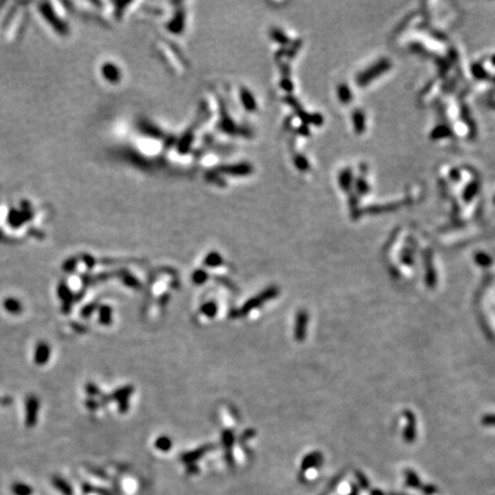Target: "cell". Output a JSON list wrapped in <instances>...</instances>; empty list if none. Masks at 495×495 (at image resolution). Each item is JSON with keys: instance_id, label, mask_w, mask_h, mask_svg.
<instances>
[{"instance_id": "cell-1", "label": "cell", "mask_w": 495, "mask_h": 495, "mask_svg": "<svg viewBox=\"0 0 495 495\" xmlns=\"http://www.w3.org/2000/svg\"><path fill=\"white\" fill-rule=\"evenodd\" d=\"M12 490L15 495H31L32 494V488L30 486L27 484H23V482H15L12 487Z\"/></svg>"}, {"instance_id": "cell-2", "label": "cell", "mask_w": 495, "mask_h": 495, "mask_svg": "<svg viewBox=\"0 0 495 495\" xmlns=\"http://www.w3.org/2000/svg\"><path fill=\"white\" fill-rule=\"evenodd\" d=\"M447 134H449V131L447 127L441 126V127H437V129L433 131L432 137L433 139H439L440 137H444V135H447Z\"/></svg>"}, {"instance_id": "cell-3", "label": "cell", "mask_w": 495, "mask_h": 495, "mask_svg": "<svg viewBox=\"0 0 495 495\" xmlns=\"http://www.w3.org/2000/svg\"><path fill=\"white\" fill-rule=\"evenodd\" d=\"M472 70H473V75L476 76L477 78H484L486 76V73H487V72H485V70L482 69V67L479 64H477V69L473 67Z\"/></svg>"}, {"instance_id": "cell-4", "label": "cell", "mask_w": 495, "mask_h": 495, "mask_svg": "<svg viewBox=\"0 0 495 495\" xmlns=\"http://www.w3.org/2000/svg\"><path fill=\"white\" fill-rule=\"evenodd\" d=\"M371 495H384V494H383L381 490H373V492H371Z\"/></svg>"}, {"instance_id": "cell-5", "label": "cell", "mask_w": 495, "mask_h": 495, "mask_svg": "<svg viewBox=\"0 0 495 495\" xmlns=\"http://www.w3.org/2000/svg\"><path fill=\"white\" fill-rule=\"evenodd\" d=\"M350 495H357V492H356V490H353V492H352V493H351Z\"/></svg>"}, {"instance_id": "cell-6", "label": "cell", "mask_w": 495, "mask_h": 495, "mask_svg": "<svg viewBox=\"0 0 495 495\" xmlns=\"http://www.w3.org/2000/svg\"><path fill=\"white\" fill-rule=\"evenodd\" d=\"M493 64H494V65H495V56H494V57H493Z\"/></svg>"}, {"instance_id": "cell-7", "label": "cell", "mask_w": 495, "mask_h": 495, "mask_svg": "<svg viewBox=\"0 0 495 495\" xmlns=\"http://www.w3.org/2000/svg\"><path fill=\"white\" fill-rule=\"evenodd\" d=\"M494 203H495V199H494Z\"/></svg>"}]
</instances>
